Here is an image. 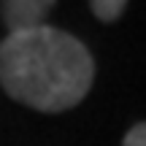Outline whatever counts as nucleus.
<instances>
[{
	"label": "nucleus",
	"instance_id": "2",
	"mask_svg": "<svg viewBox=\"0 0 146 146\" xmlns=\"http://www.w3.org/2000/svg\"><path fill=\"white\" fill-rule=\"evenodd\" d=\"M54 8V0H3V22L8 33L30 30V27H41L49 11Z\"/></svg>",
	"mask_w": 146,
	"mask_h": 146
},
{
	"label": "nucleus",
	"instance_id": "3",
	"mask_svg": "<svg viewBox=\"0 0 146 146\" xmlns=\"http://www.w3.org/2000/svg\"><path fill=\"white\" fill-rule=\"evenodd\" d=\"M127 0H89V8L100 22H116L125 11Z\"/></svg>",
	"mask_w": 146,
	"mask_h": 146
},
{
	"label": "nucleus",
	"instance_id": "4",
	"mask_svg": "<svg viewBox=\"0 0 146 146\" xmlns=\"http://www.w3.org/2000/svg\"><path fill=\"white\" fill-rule=\"evenodd\" d=\"M122 146H146V127L138 122L135 127H130V133L125 135V143Z\"/></svg>",
	"mask_w": 146,
	"mask_h": 146
},
{
	"label": "nucleus",
	"instance_id": "1",
	"mask_svg": "<svg viewBox=\"0 0 146 146\" xmlns=\"http://www.w3.org/2000/svg\"><path fill=\"white\" fill-rule=\"evenodd\" d=\"M95 81V60L78 38L57 27L8 33L0 43V84L14 100L43 114L78 106Z\"/></svg>",
	"mask_w": 146,
	"mask_h": 146
}]
</instances>
